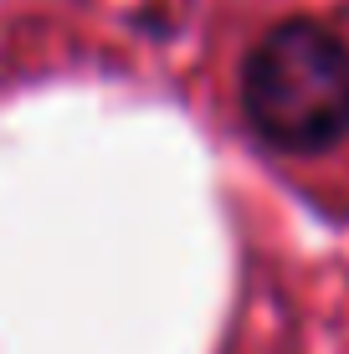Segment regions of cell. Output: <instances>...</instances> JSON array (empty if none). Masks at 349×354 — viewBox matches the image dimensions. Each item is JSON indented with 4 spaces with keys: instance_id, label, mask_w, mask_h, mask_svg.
<instances>
[{
    "instance_id": "1",
    "label": "cell",
    "mask_w": 349,
    "mask_h": 354,
    "mask_svg": "<svg viewBox=\"0 0 349 354\" xmlns=\"http://www.w3.org/2000/svg\"><path fill=\"white\" fill-rule=\"evenodd\" d=\"M242 124L267 154L329 160L349 144V41L323 16H283L236 72Z\"/></svg>"
}]
</instances>
